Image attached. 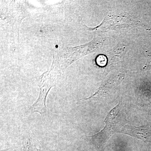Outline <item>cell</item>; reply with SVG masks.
<instances>
[{"label":"cell","instance_id":"obj_1","mask_svg":"<svg viewBox=\"0 0 151 151\" xmlns=\"http://www.w3.org/2000/svg\"><path fill=\"white\" fill-rule=\"evenodd\" d=\"M63 70L53 60L51 68L42 74L38 80L40 94L35 103L29 109V113L37 112L43 119L47 116L46 100L49 91L56 84L59 76L62 74Z\"/></svg>","mask_w":151,"mask_h":151},{"label":"cell","instance_id":"obj_2","mask_svg":"<svg viewBox=\"0 0 151 151\" xmlns=\"http://www.w3.org/2000/svg\"><path fill=\"white\" fill-rule=\"evenodd\" d=\"M103 43L102 38L95 37L89 43L83 45L65 47L60 52L58 59H56L54 55L53 57L64 70L79 58L97 51Z\"/></svg>","mask_w":151,"mask_h":151},{"label":"cell","instance_id":"obj_3","mask_svg":"<svg viewBox=\"0 0 151 151\" xmlns=\"http://www.w3.org/2000/svg\"><path fill=\"white\" fill-rule=\"evenodd\" d=\"M120 104L119 103L107 114L105 118V126L103 129L89 138L97 151H103L106 143L116 130V118L120 111Z\"/></svg>","mask_w":151,"mask_h":151},{"label":"cell","instance_id":"obj_4","mask_svg":"<svg viewBox=\"0 0 151 151\" xmlns=\"http://www.w3.org/2000/svg\"><path fill=\"white\" fill-rule=\"evenodd\" d=\"M85 27L89 31H106L116 30L122 28L144 27V24L132 17L130 14H122L119 15H108L104 18L101 24L95 27Z\"/></svg>","mask_w":151,"mask_h":151},{"label":"cell","instance_id":"obj_5","mask_svg":"<svg viewBox=\"0 0 151 151\" xmlns=\"http://www.w3.org/2000/svg\"><path fill=\"white\" fill-rule=\"evenodd\" d=\"M126 50V45L120 43L106 52L105 55L106 61L104 72L105 75H107L111 70L117 69L123 66Z\"/></svg>","mask_w":151,"mask_h":151},{"label":"cell","instance_id":"obj_6","mask_svg":"<svg viewBox=\"0 0 151 151\" xmlns=\"http://www.w3.org/2000/svg\"><path fill=\"white\" fill-rule=\"evenodd\" d=\"M125 78V74L119 73L111 76L107 78L102 83L96 92L90 97L86 98H82L80 100H89L94 98H100L106 97L116 90L118 86Z\"/></svg>","mask_w":151,"mask_h":151},{"label":"cell","instance_id":"obj_7","mask_svg":"<svg viewBox=\"0 0 151 151\" xmlns=\"http://www.w3.org/2000/svg\"><path fill=\"white\" fill-rule=\"evenodd\" d=\"M119 132L135 137L145 142L151 143V127H135L126 125Z\"/></svg>","mask_w":151,"mask_h":151},{"label":"cell","instance_id":"obj_8","mask_svg":"<svg viewBox=\"0 0 151 151\" xmlns=\"http://www.w3.org/2000/svg\"><path fill=\"white\" fill-rule=\"evenodd\" d=\"M146 52L147 55V60L143 67V69L144 70H151V52L147 51Z\"/></svg>","mask_w":151,"mask_h":151}]
</instances>
